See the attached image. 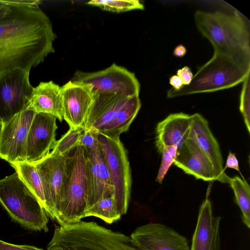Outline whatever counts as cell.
Segmentation results:
<instances>
[{
    "label": "cell",
    "mask_w": 250,
    "mask_h": 250,
    "mask_svg": "<svg viewBox=\"0 0 250 250\" xmlns=\"http://www.w3.org/2000/svg\"><path fill=\"white\" fill-rule=\"evenodd\" d=\"M194 17L199 31L209 40L214 50L250 55L249 25L238 12L198 10Z\"/></svg>",
    "instance_id": "cell-4"
},
{
    "label": "cell",
    "mask_w": 250,
    "mask_h": 250,
    "mask_svg": "<svg viewBox=\"0 0 250 250\" xmlns=\"http://www.w3.org/2000/svg\"><path fill=\"white\" fill-rule=\"evenodd\" d=\"M67 172L62 186L59 213L60 226L76 223L85 217L88 184L85 149L78 146L66 154Z\"/></svg>",
    "instance_id": "cell-5"
},
{
    "label": "cell",
    "mask_w": 250,
    "mask_h": 250,
    "mask_svg": "<svg viewBox=\"0 0 250 250\" xmlns=\"http://www.w3.org/2000/svg\"><path fill=\"white\" fill-rule=\"evenodd\" d=\"M57 119L50 114L35 113L26 139V161L34 164L50 153L57 141Z\"/></svg>",
    "instance_id": "cell-14"
},
{
    "label": "cell",
    "mask_w": 250,
    "mask_h": 250,
    "mask_svg": "<svg viewBox=\"0 0 250 250\" xmlns=\"http://www.w3.org/2000/svg\"><path fill=\"white\" fill-rule=\"evenodd\" d=\"M10 165L15 169L20 178L45 208L43 189L40 174L35 164L22 161L10 164Z\"/></svg>",
    "instance_id": "cell-23"
},
{
    "label": "cell",
    "mask_w": 250,
    "mask_h": 250,
    "mask_svg": "<svg viewBox=\"0 0 250 250\" xmlns=\"http://www.w3.org/2000/svg\"><path fill=\"white\" fill-rule=\"evenodd\" d=\"M130 97L119 94L94 92V102L84 129L101 132L115 118Z\"/></svg>",
    "instance_id": "cell-18"
},
{
    "label": "cell",
    "mask_w": 250,
    "mask_h": 250,
    "mask_svg": "<svg viewBox=\"0 0 250 250\" xmlns=\"http://www.w3.org/2000/svg\"><path fill=\"white\" fill-rule=\"evenodd\" d=\"M250 74V55L214 50L213 57L200 67L190 83L178 91L170 89L168 98L232 87L243 82Z\"/></svg>",
    "instance_id": "cell-2"
},
{
    "label": "cell",
    "mask_w": 250,
    "mask_h": 250,
    "mask_svg": "<svg viewBox=\"0 0 250 250\" xmlns=\"http://www.w3.org/2000/svg\"><path fill=\"white\" fill-rule=\"evenodd\" d=\"M47 250H141L130 236L94 222L56 226Z\"/></svg>",
    "instance_id": "cell-3"
},
{
    "label": "cell",
    "mask_w": 250,
    "mask_h": 250,
    "mask_svg": "<svg viewBox=\"0 0 250 250\" xmlns=\"http://www.w3.org/2000/svg\"><path fill=\"white\" fill-rule=\"evenodd\" d=\"M187 53V49L186 47L180 44L177 45L174 49L173 51V55L174 56L177 57H182Z\"/></svg>",
    "instance_id": "cell-35"
},
{
    "label": "cell",
    "mask_w": 250,
    "mask_h": 250,
    "mask_svg": "<svg viewBox=\"0 0 250 250\" xmlns=\"http://www.w3.org/2000/svg\"><path fill=\"white\" fill-rule=\"evenodd\" d=\"M130 237L141 250H190L185 237L159 223H149L137 228Z\"/></svg>",
    "instance_id": "cell-13"
},
{
    "label": "cell",
    "mask_w": 250,
    "mask_h": 250,
    "mask_svg": "<svg viewBox=\"0 0 250 250\" xmlns=\"http://www.w3.org/2000/svg\"><path fill=\"white\" fill-rule=\"evenodd\" d=\"M90 216L98 217L108 224L115 222L121 217L113 196L103 199L88 208L85 217Z\"/></svg>",
    "instance_id": "cell-25"
},
{
    "label": "cell",
    "mask_w": 250,
    "mask_h": 250,
    "mask_svg": "<svg viewBox=\"0 0 250 250\" xmlns=\"http://www.w3.org/2000/svg\"><path fill=\"white\" fill-rule=\"evenodd\" d=\"M0 204L23 227L48 231L45 210L16 172L0 179Z\"/></svg>",
    "instance_id": "cell-6"
},
{
    "label": "cell",
    "mask_w": 250,
    "mask_h": 250,
    "mask_svg": "<svg viewBox=\"0 0 250 250\" xmlns=\"http://www.w3.org/2000/svg\"><path fill=\"white\" fill-rule=\"evenodd\" d=\"M0 19V75L16 69L30 72L55 52L57 38L37 0H8Z\"/></svg>",
    "instance_id": "cell-1"
},
{
    "label": "cell",
    "mask_w": 250,
    "mask_h": 250,
    "mask_svg": "<svg viewBox=\"0 0 250 250\" xmlns=\"http://www.w3.org/2000/svg\"><path fill=\"white\" fill-rule=\"evenodd\" d=\"M174 164L186 174L205 181L216 180L213 165L191 139L188 138L178 148Z\"/></svg>",
    "instance_id": "cell-17"
},
{
    "label": "cell",
    "mask_w": 250,
    "mask_h": 250,
    "mask_svg": "<svg viewBox=\"0 0 250 250\" xmlns=\"http://www.w3.org/2000/svg\"><path fill=\"white\" fill-rule=\"evenodd\" d=\"M141 106L139 96L130 97L115 118L99 133L110 137H120L122 133L128 130Z\"/></svg>",
    "instance_id": "cell-22"
},
{
    "label": "cell",
    "mask_w": 250,
    "mask_h": 250,
    "mask_svg": "<svg viewBox=\"0 0 250 250\" xmlns=\"http://www.w3.org/2000/svg\"><path fill=\"white\" fill-rule=\"evenodd\" d=\"M221 217L213 216L211 204L207 198L199 209L190 250H212Z\"/></svg>",
    "instance_id": "cell-21"
},
{
    "label": "cell",
    "mask_w": 250,
    "mask_h": 250,
    "mask_svg": "<svg viewBox=\"0 0 250 250\" xmlns=\"http://www.w3.org/2000/svg\"><path fill=\"white\" fill-rule=\"evenodd\" d=\"M2 125H3V123L1 121V120L0 119V133H1V130H2Z\"/></svg>",
    "instance_id": "cell-38"
},
{
    "label": "cell",
    "mask_w": 250,
    "mask_h": 250,
    "mask_svg": "<svg viewBox=\"0 0 250 250\" xmlns=\"http://www.w3.org/2000/svg\"><path fill=\"white\" fill-rule=\"evenodd\" d=\"M212 250H221L220 242V233H216Z\"/></svg>",
    "instance_id": "cell-37"
},
{
    "label": "cell",
    "mask_w": 250,
    "mask_h": 250,
    "mask_svg": "<svg viewBox=\"0 0 250 250\" xmlns=\"http://www.w3.org/2000/svg\"><path fill=\"white\" fill-rule=\"evenodd\" d=\"M36 112L26 108L3 123L0 134V159L9 164L26 161V143Z\"/></svg>",
    "instance_id": "cell-11"
},
{
    "label": "cell",
    "mask_w": 250,
    "mask_h": 250,
    "mask_svg": "<svg viewBox=\"0 0 250 250\" xmlns=\"http://www.w3.org/2000/svg\"><path fill=\"white\" fill-rule=\"evenodd\" d=\"M9 9L6 0H0V19L2 18L7 13Z\"/></svg>",
    "instance_id": "cell-36"
},
{
    "label": "cell",
    "mask_w": 250,
    "mask_h": 250,
    "mask_svg": "<svg viewBox=\"0 0 250 250\" xmlns=\"http://www.w3.org/2000/svg\"><path fill=\"white\" fill-rule=\"evenodd\" d=\"M85 150L88 184L87 210L101 200L114 197V187L99 145Z\"/></svg>",
    "instance_id": "cell-15"
},
{
    "label": "cell",
    "mask_w": 250,
    "mask_h": 250,
    "mask_svg": "<svg viewBox=\"0 0 250 250\" xmlns=\"http://www.w3.org/2000/svg\"><path fill=\"white\" fill-rule=\"evenodd\" d=\"M33 88L26 71L16 69L0 75V119L3 123L28 107Z\"/></svg>",
    "instance_id": "cell-9"
},
{
    "label": "cell",
    "mask_w": 250,
    "mask_h": 250,
    "mask_svg": "<svg viewBox=\"0 0 250 250\" xmlns=\"http://www.w3.org/2000/svg\"><path fill=\"white\" fill-rule=\"evenodd\" d=\"M191 123L188 138L192 139L213 165L216 180L228 183L229 177L224 172L219 145L210 131L208 121L200 114L191 115Z\"/></svg>",
    "instance_id": "cell-16"
},
{
    "label": "cell",
    "mask_w": 250,
    "mask_h": 250,
    "mask_svg": "<svg viewBox=\"0 0 250 250\" xmlns=\"http://www.w3.org/2000/svg\"><path fill=\"white\" fill-rule=\"evenodd\" d=\"M84 131L81 127H69V129L59 140L57 141L51 153L65 156L79 146L80 137Z\"/></svg>",
    "instance_id": "cell-26"
},
{
    "label": "cell",
    "mask_w": 250,
    "mask_h": 250,
    "mask_svg": "<svg viewBox=\"0 0 250 250\" xmlns=\"http://www.w3.org/2000/svg\"><path fill=\"white\" fill-rule=\"evenodd\" d=\"M27 108L36 113L53 115L62 122L63 119L62 86L52 81L41 82L34 87Z\"/></svg>",
    "instance_id": "cell-20"
},
{
    "label": "cell",
    "mask_w": 250,
    "mask_h": 250,
    "mask_svg": "<svg viewBox=\"0 0 250 250\" xmlns=\"http://www.w3.org/2000/svg\"><path fill=\"white\" fill-rule=\"evenodd\" d=\"M178 148L175 146L165 147L161 154L162 159L156 178V181L161 184L169 167L174 163Z\"/></svg>",
    "instance_id": "cell-28"
},
{
    "label": "cell",
    "mask_w": 250,
    "mask_h": 250,
    "mask_svg": "<svg viewBox=\"0 0 250 250\" xmlns=\"http://www.w3.org/2000/svg\"><path fill=\"white\" fill-rule=\"evenodd\" d=\"M250 74L243 82V84L240 96V110L249 133L250 131Z\"/></svg>",
    "instance_id": "cell-29"
},
{
    "label": "cell",
    "mask_w": 250,
    "mask_h": 250,
    "mask_svg": "<svg viewBox=\"0 0 250 250\" xmlns=\"http://www.w3.org/2000/svg\"><path fill=\"white\" fill-rule=\"evenodd\" d=\"M191 123V115L184 113L169 114L156 127L155 145L161 153L167 147L175 146L179 148L188 138Z\"/></svg>",
    "instance_id": "cell-19"
},
{
    "label": "cell",
    "mask_w": 250,
    "mask_h": 250,
    "mask_svg": "<svg viewBox=\"0 0 250 250\" xmlns=\"http://www.w3.org/2000/svg\"><path fill=\"white\" fill-rule=\"evenodd\" d=\"M177 75L181 79L184 85H188L193 77L190 68L187 66L179 69Z\"/></svg>",
    "instance_id": "cell-32"
},
{
    "label": "cell",
    "mask_w": 250,
    "mask_h": 250,
    "mask_svg": "<svg viewBox=\"0 0 250 250\" xmlns=\"http://www.w3.org/2000/svg\"><path fill=\"white\" fill-rule=\"evenodd\" d=\"M169 83L173 86V89L179 90L183 86V83L181 79L177 75H173L169 79Z\"/></svg>",
    "instance_id": "cell-34"
},
{
    "label": "cell",
    "mask_w": 250,
    "mask_h": 250,
    "mask_svg": "<svg viewBox=\"0 0 250 250\" xmlns=\"http://www.w3.org/2000/svg\"><path fill=\"white\" fill-rule=\"evenodd\" d=\"M63 119L69 127L84 129L94 102V92L88 84L70 80L62 86Z\"/></svg>",
    "instance_id": "cell-12"
},
{
    "label": "cell",
    "mask_w": 250,
    "mask_h": 250,
    "mask_svg": "<svg viewBox=\"0 0 250 250\" xmlns=\"http://www.w3.org/2000/svg\"><path fill=\"white\" fill-rule=\"evenodd\" d=\"M87 4L100 7L103 10L112 12H124L130 10H143L144 5L139 0H93Z\"/></svg>",
    "instance_id": "cell-27"
},
{
    "label": "cell",
    "mask_w": 250,
    "mask_h": 250,
    "mask_svg": "<svg viewBox=\"0 0 250 250\" xmlns=\"http://www.w3.org/2000/svg\"><path fill=\"white\" fill-rule=\"evenodd\" d=\"M71 80L89 84L94 92L139 96L140 84L134 73L115 63L96 72L76 71Z\"/></svg>",
    "instance_id": "cell-8"
},
{
    "label": "cell",
    "mask_w": 250,
    "mask_h": 250,
    "mask_svg": "<svg viewBox=\"0 0 250 250\" xmlns=\"http://www.w3.org/2000/svg\"><path fill=\"white\" fill-rule=\"evenodd\" d=\"M235 196V201L242 213L245 226L250 227V188L249 184L238 176L229 177V182Z\"/></svg>",
    "instance_id": "cell-24"
},
{
    "label": "cell",
    "mask_w": 250,
    "mask_h": 250,
    "mask_svg": "<svg viewBox=\"0 0 250 250\" xmlns=\"http://www.w3.org/2000/svg\"><path fill=\"white\" fill-rule=\"evenodd\" d=\"M0 250H43L29 245H18L10 244L0 240Z\"/></svg>",
    "instance_id": "cell-31"
},
{
    "label": "cell",
    "mask_w": 250,
    "mask_h": 250,
    "mask_svg": "<svg viewBox=\"0 0 250 250\" xmlns=\"http://www.w3.org/2000/svg\"><path fill=\"white\" fill-rule=\"evenodd\" d=\"M95 135L114 187V198L122 216L127 212L131 192V169L127 151L119 137H110L96 131Z\"/></svg>",
    "instance_id": "cell-7"
},
{
    "label": "cell",
    "mask_w": 250,
    "mask_h": 250,
    "mask_svg": "<svg viewBox=\"0 0 250 250\" xmlns=\"http://www.w3.org/2000/svg\"><path fill=\"white\" fill-rule=\"evenodd\" d=\"M226 168H231L240 172L238 161L235 154L230 151L229 153L224 170Z\"/></svg>",
    "instance_id": "cell-33"
},
{
    "label": "cell",
    "mask_w": 250,
    "mask_h": 250,
    "mask_svg": "<svg viewBox=\"0 0 250 250\" xmlns=\"http://www.w3.org/2000/svg\"><path fill=\"white\" fill-rule=\"evenodd\" d=\"M43 189L47 214L56 220L60 211L61 196L67 172L66 156L51 152L34 163Z\"/></svg>",
    "instance_id": "cell-10"
},
{
    "label": "cell",
    "mask_w": 250,
    "mask_h": 250,
    "mask_svg": "<svg viewBox=\"0 0 250 250\" xmlns=\"http://www.w3.org/2000/svg\"><path fill=\"white\" fill-rule=\"evenodd\" d=\"M95 131L92 129L85 128L79 142V146L85 149L92 148L98 145Z\"/></svg>",
    "instance_id": "cell-30"
}]
</instances>
